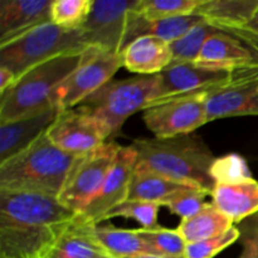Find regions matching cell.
<instances>
[{
  "instance_id": "6da1fadb",
  "label": "cell",
  "mask_w": 258,
  "mask_h": 258,
  "mask_svg": "<svg viewBox=\"0 0 258 258\" xmlns=\"http://www.w3.org/2000/svg\"><path fill=\"white\" fill-rule=\"evenodd\" d=\"M76 216L58 197L0 189V258H40Z\"/></svg>"
},
{
  "instance_id": "7a4b0ae2",
  "label": "cell",
  "mask_w": 258,
  "mask_h": 258,
  "mask_svg": "<svg viewBox=\"0 0 258 258\" xmlns=\"http://www.w3.org/2000/svg\"><path fill=\"white\" fill-rule=\"evenodd\" d=\"M136 170L151 171L190 188L212 193L214 180L211 169L216 161L211 149L199 136L184 135L171 139H138Z\"/></svg>"
},
{
  "instance_id": "3957f363",
  "label": "cell",
  "mask_w": 258,
  "mask_h": 258,
  "mask_svg": "<svg viewBox=\"0 0 258 258\" xmlns=\"http://www.w3.org/2000/svg\"><path fill=\"white\" fill-rule=\"evenodd\" d=\"M77 156L60 150L47 134L0 165V189H23L58 197Z\"/></svg>"
},
{
  "instance_id": "277c9868",
  "label": "cell",
  "mask_w": 258,
  "mask_h": 258,
  "mask_svg": "<svg viewBox=\"0 0 258 258\" xmlns=\"http://www.w3.org/2000/svg\"><path fill=\"white\" fill-rule=\"evenodd\" d=\"M82 54H60L23 73L0 95V122L20 120L55 106L52 101L55 91L80 64Z\"/></svg>"
},
{
  "instance_id": "5b68a950",
  "label": "cell",
  "mask_w": 258,
  "mask_h": 258,
  "mask_svg": "<svg viewBox=\"0 0 258 258\" xmlns=\"http://www.w3.org/2000/svg\"><path fill=\"white\" fill-rule=\"evenodd\" d=\"M87 48L82 30L66 29L49 22L0 45V67L19 78L45 60L67 53L85 52Z\"/></svg>"
},
{
  "instance_id": "8992f818",
  "label": "cell",
  "mask_w": 258,
  "mask_h": 258,
  "mask_svg": "<svg viewBox=\"0 0 258 258\" xmlns=\"http://www.w3.org/2000/svg\"><path fill=\"white\" fill-rule=\"evenodd\" d=\"M156 85V76H135L110 81L77 107L102 122L112 136L120 131L131 115L144 111L153 102Z\"/></svg>"
},
{
  "instance_id": "52a82bcc",
  "label": "cell",
  "mask_w": 258,
  "mask_h": 258,
  "mask_svg": "<svg viewBox=\"0 0 258 258\" xmlns=\"http://www.w3.org/2000/svg\"><path fill=\"white\" fill-rule=\"evenodd\" d=\"M121 145L107 141L90 153L77 156L71 166L58 199L75 213H83L100 194Z\"/></svg>"
},
{
  "instance_id": "ba28073f",
  "label": "cell",
  "mask_w": 258,
  "mask_h": 258,
  "mask_svg": "<svg viewBox=\"0 0 258 258\" xmlns=\"http://www.w3.org/2000/svg\"><path fill=\"white\" fill-rule=\"evenodd\" d=\"M121 67H123L121 54L97 47H88L83 52L80 64L57 88L52 100L53 105L59 110L77 107L110 82Z\"/></svg>"
},
{
  "instance_id": "9c48e42d",
  "label": "cell",
  "mask_w": 258,
  "mask_h": 258,
  "mask_svg": "<svg viewBox=\"0 0 258 258\" xmlns=\"http://www.w3.org/2000/svg\"><path fill=\"white\" fill-rule=\"evenodd\" d=\"M208 92L188 93L159 100L144 110V121L158 139L190 135L207 122Z\"/></svg>"
},
{
  "instance_id": "30bf717a",
  "label": "cell",
  "mask_w": 258,
  "mask_h": 258,
  "mask_svg": "<svg viewBox=\"0 0 258 258\" xmlns=\"http://www.w3.org/2000/svg\"><path fill=\"white\" fill-rule=\"evenodd\" d=\"M136 4L138 0H93L87 20L81 28L86 44L121 54L128 14Z\"/></svg>"
},
{
  "instance_id": "8fae6325",
  "label": "cell",
  "mask_w": 258,
  "mask_h": 258,
  "mask_svg": "<svg viewBox=\"0 0 258 258\" xmlns=\"http://www.w3.org/2000/svg\"><path fill=\"white\" fill-rule=\"evenodd\" d=\"M45 134L57 148L76 156L95 150L111 138L102 122L80 107L59 110Z\"/></svg>"
},
{
  "instance_id": "7c38bea8",
  "label": "cell",
  "mask_w": 258,
  "mask_h": 258,
  "mask_svg": "<svg viewBox=\"0 0 258 258\" xmlns=\"http://www.w3.org/2000/svg\"><path fill=\"white\" fill-rule=\"evenodd\" d=\"M239 72L208 67L196 62L173 60L163 72L156 75L158 85L153 102L188 93L209 92L219 86L231 82Z\"/></svg>"
},
{
  "instance_id": "4fadbf2b",
  "label": "cell",
  "mask_w": 258,
  "mask_h": 258,
  "mask_svg": "<svg viewBox=\"0 0 258 258\" xmlns=\"http://www.w3.org/2000/svg\"><path fill=\"white\" fill-rule=\"evenodd\" d=\"M196 63L233 72L258 70V39L248 28L224 30L209 38Z\"/></svg>"
},
{
  "instance_id": "5bb4252c",
  "label": "cell",
  "mask_w": 258,
  "mask_h": 258,
  "mask_svg": "<svg viewBox=\"0 0 258 258\" xmlns=\"http://www.w3.org/2000/svg\"><path fill=\"white\" fill-rule=\"evenodd\" d=\"M258 115V70L242 71L207 96V122L218 118Z\"/></svg>"
},
{
  "instance_id": "9a60e30c",
  "label": "cell",
  "mask_w": 258,
  "mask_h": 258,
  "mask_svg": "<svg viewBox=\"0 0 258 258\" xmlns=\"http://www.w3.org/2000/svg\"><path fill=\"white\" fill-rule=\"evenodd\" d=\"M136 158L138 156L133 145L121 146L100 194L82 213L86 218L93 223L101 224L111 209L127 201L131 179L135 173Z\"/></svg>"
},
{
  "instance_id": "2e32d148",
  "label": "cell",
  "mask_w": 258,
  "mask_h": 258,
  "mask_svg": "<svg viewBox=\"0 0 258 258\" xmlns=\"http://www.w3.org/2000/svg\"><path fill=\"white\" fill-rule=\"evenodd\" d=\"M96 227L78 213L40 258H98L108 254L98 241Z\"/></svg>"
},
{
  "instance_id": "e0dca14e",
  "label": "cell",
  "mask_w": 258,
  "mask_h": 258,
  "mask_svg": "<svg viewBox=\"0 0 258 258\" xmlns=\"http://www.w3.org/2000/svg\"><path fill=\"white\" fill-rule=\"evenodd\" d=\"M50 0H2L0 45L50 22Z\"/></svg>"
},
{
  "instance_id": "ac0fdd59",
  "label": "cell",
  "mask_w": 258,
  "mask_h": 258,
  "mask_svg": "<svg viewBox=\"0 0 258 258\" xmlns=\"http://www.w3.org/2000/svg\"><path fill=\"white\" fill-rule=\"evenodd\" d=\"M59 108L52 106L43 112L12 121L0 122V165L29 148L48 130Z\"/></svg>"
},
{
  "instance_id": "d6986e66",
  "label": "cell",
  "mask_w": 258,
  "mask_h": 258,
  "mask_svg": "<svg viewBox=\"0 0 258 258\" xmlns=\"http://www.w3.org/2000/svg\"><path fill=\"white\" fill-rule=\"evenodd\" d=\"M121 57L123 67L138 76H156L173 62L170 43L151 35L133 40Z\"/></svg>"
},
{
  "instance_id": "ffe728a7",
  "label": "cell",
  "mask_w": 258,
  "mask_h": 258,
  "mask_svg": "<svg viewBox=\"0 0 258 258\" xmlns=\"http://www.w3.org/2000/svg\"><path fill=\"white\" fill-rule=\"evenodd\" d=\"M211 197L212 203L233 224L258 214V181L253 178L236 183L216 184Z\"/></svg>"
},
{
  "instance_id": "44dd1931",
  "label": "cell",
  "mask_w": 258,
  "mask_h": 258,
  "mask_svg": "<svg viewBox=\"0 0 258 258\" xmlns=\"http://www.w3.org/2000/svg\"><path fill=\"white\" fill-rule=\"evenodd\" d=\"M258 13V0H202L196 14L226 30L248 27Z\"/></svg>"
},
{
  "instance_id": "7402d4cb",
  "label": "cell",
  "mask_w": 258,
  "mask_h": 258,
  "mask_svg": "<svg viewBox=\"0 0 258 258\" xmlns=\"http://www.w3.org/2000/svg\"><path fill=\"white\" fill-rule=\"evenodd\" d=\"M135 8L128 14L127 33H126L123 49L136 38L144 37V35H151V37L160 38L168 43H173L183 35H185L191 28L204 20L198 14L169 18V19L161 20H146L139 14H136Z\"/></svg>"
},
{
  "instance_id": "603a6c76",
  "label": "cell",
  "mask_w": 258,
  "mask_h": 258,
  "mask_svg": "<svg viewBox=\"0 0 258 258\" xmlns=\"http://www.w3.org/2000/svg\"><path fill=\"white\" fill-rule=\"evenodd\" d=\"M232 227L233 222L228 217L224 216L213 203H206L198 213L183 219L176 229L186 243H193L224 233Z\"/></svg>"
},
{
  "instance_id": "cb8c5ba5",
  "label": "cell",
  "mask_w": 258,
  "mask_h": 258,
  "mask_svg": "<svg viewBox=\"0 0 258 258\" xmlns=\"http://www.w3.org/2000/svg\"><path fill=\"white\" fill-rule=\"evenodd\" d=\"M96 234L106 252L113 257L128 258L141 254H158L145 239L139 236L136 229H121L112 224H97Z\"/></svg>"
},
{
  "instance_id": "d4e9b609",
  "label": "cell",
  "mask_w": 258,
  "mask_h": 258,
  "mask_svg": "<svg viewBox=\"0 0 258 258\" xmlns=\"http://www.w3.org/2000/svg\"><path fill=\"white\" fill-rule=\"evenodd\" d=\"M186 188L183 184L161 176L151 171L136 170L131 179L127 201L150 202L160 204L166 197L179 189Z\"/></svg>"
},
{
  "instance_id": "484cf974",
  "label": "cell",
  "mask_w": 258,
  "mask_h": 258,
  "mask_svg": "<svg viewBox=\"0 0 258 258\" xmlns=\"http://www.w3.org/2000/svg\"><path fill=\"white\" fill-rule=\"evenodd\" d=\"M226 29L216 27L203 20L191 28L185 35L170 43L174 62H196L209 38L219 34Z\"/></svg>"
},
{
  "instance_id": "4316f807",
  "label": "cell",
  "mask_w": 258,
  "mask_h": 258,
  "mask_svg": "<svg viewBox=\"0 0 258 258\" xmlns=\"http://www.w3.org/2000/svg\"><path fill=\"white\" fill-rule=\"evenodd\" d=\"M202 0H139L136 14L146 20H161L169 18L196 14Z\"/></svg>"
},
{
  "instance_id": "83f0119b",
  "label": "cell",
  "mask_w": 258,
  "mask_h": 258,
  "mask_svg": "<svg viewBox=\"0 0 258 258\" xmlns=\"http://www.w3.org/2000/svg\"><path fill=\"white\" fill-rule=\"evenodd\" d=\"M93 0H53L50 22L66 29H81L87 20Z\"/></svg>"
},
{
  "instance_id": "f1b7e54d",
  "label": "cell",
  "mask_w": 258,
  "mask_h": 258,
  "mask_svg": "<svg viewBox=\"0 0 258 258\" xmlns=\"http://www.w3.org/2000/svg\"><path fill=\"white\" fill-rule=\"evenodd\" d=\"M136 232L160 256L184 257V252L188 243L179 233L178 229L163 228L158 226L155 228L136 229Z\"/></svg>"
},
{
  "instance_id": "f546056e",
  "label": "cell",
  "mask_w": 258,
  "mask_h": 258,
  "mask_svg": "<svg viewBox=\"0 0 258 258\" xmlns=\"http://www.w3.org/2000/svg\"><path fill=\"white\" fill-rule=\"evenodd\" d=\"M211 196V193L206 190H202L198 188H186L179 189V190L174 191L169 197H166L160 206L166 207L170 211V213L175 214V216L180 217V219H188L196 213H198L204 204L208 203L207 197Z\"/></svg>"
},
{
  "instance_id": "4dcf8cb0",
  "label": "cell",
  "mask_w": 258,
  "mask_h": 258,
  "mask_svg": "<svg viewBox=\"0 0 258 258\" xmlns=\"http://www.w3.org/2000/svg\"><path fill=\"white\" fill-rule=\"evenodd\" d=\"M160 207V204L150 203V202L126 201L111 209L102 222L122 217V218L135 219L138 223H140L141 228H155L158 227V214Z\"/></svg>"
},
{
  "instance_id": "1f68e13d",
  "label": "cell",
  "mask_w": 258,
  "mask_h": 258,
  "mask_svg": "<svg viewBox=\"0 0 258 258\" xmlns=\"http://www.w3.org/2000/svg\"><path fill=\"white\" fill-rule=\"evenodd\" d=\"M211 176L216 184L236 183L252 178L246 160L238 154H228L217 158L212 165Z\"/></svg>"
},
{
  "instance_id": "d6a6232c",
  "label": "cell",
  "mask_w": 258,
  "mask_h": 258,
  "mask_svg": "<svg viewBox=\"0 0 258 258\" xmlns=\"http://www.w3.org/2000/svg\"><path fill=\"white\" fill-rule=\"evenodd\" d=\"M241 229L237 227H232L224 233L211 238L202 239V241L193 242L186 244L184 258H213L221 253L223 249L228 248L231 244L238 241L241 237Z\"/></svg>"
},
{
  "instance_id": "836d02e7",
  "label": "cell",
  "mask_w": 258,
  "mask_h": 258,
  "mask_svg": "<svg viewBox=\"0 0 258 258\" xmlns=\"http://www.w3.org/2000/svg\"><path fill=\"white\" fill-rule=\"evenodd\" d=\"M243 234V249L239 258H258V217H252Z\"/></svg>"
},
{
  "instance_id": "e575fe53",
  "label": "cell",
  "mask_w": 258,
  "mask_h": 258,
  "mask_svg": "<svg viewBox=\"0 0 258 258\" xmlns=\"http://www.w3.org/2000/svg\"><path fill=\"white\" fill-rule=\"evenodd\" d=\"M15 81H17V77L14 76V73L10 72L7 68L0 67V95L4 93L8 88L12 87Z\"/></svg>"
},
{
  "instance_id": "d590c367",
  "label": "cell",
  "mask_w": 258,
  "mask_h": 258,
  "mask_svg": "<svg viewBox=\"0 0 258 258\" xmlns=\"http://www.w3.org/2000/svg\"><path fill=\"white\" fill-rule=\"evenodd\" d=\"M247 28H248L254 35H256V38L258 39V20H253V22H252Z\"/></svg>"
},
{
  "instance_id": "8d00e7d4",
  "label": "cell",
  "mask_w": 258,
  "mask_h": 258,
  "mask_svg": "<svg viewBox=\"0 0 258 258\" xmlns=\"http://www.w3.org/2000/svg\"><path fill=\"white\" fill-rule=\"evenodd\" d=\"M128 258H184V257H168V256H159V254H141V256L128 257Z\"/></svg>"
},
{
  "instance_id": "74e56055",
  "label": "cell",
  "mask_w": 258,
  "mask_h": 258,
  "mask_svg": "<svg viewBox=\"0 0 258 258\" xmlns=\"http://www.w3.org/2000/svg\"><path fill=\"white\" fill-rule=\"evenodd\" d=\"M98 258H117V257H113V256H111V254H105V256H101Z\"/></svg>"
},
{
  "instance_id": "f35d334b",
  "label": "cell",
  "mask_w": 258,
  "mask_h": 258,
  "mask_svg": "<svg viewBox=\"0 0 258 258\" xmlns=\"http://www.w3.org/2000/svg\"><path fill=\"white\" fill-rule=\"evenodd\" d=\"M254 20H258V13H257V15H256V18H254Z\"/></svg>"
},
{
  "instance_id": "ab89813d",
  "label": "cell",
  "mask_w": 258,
  "mask_h": 258,
  "mask_svg": "<svg viewBox=\"0 0 258 258\" xmlns=\"http://www.w3.org/2000/svg\"><path fill=\"white\" fill-rule=\"evenodd\" d=\"M256 217H258V214H257V216H256Z\"/></svg>"
}]
</instances>
